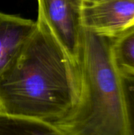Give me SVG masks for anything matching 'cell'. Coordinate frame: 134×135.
I'll return each mask as SVG.
<instances>
[{
  "instance_id": "3957f363",
  "label": "cell",
  "mask_w": 134,
  "mask_h": 135,
  "mask_svg": "<svg viewBox=\"0 0 134 135\" xmlns=\"http://www.w3.org/2000/svg\"><path fill=\"white\" fill-rule=\"evenodd\" d=\"M39 13L51 32L75 63L82 32L83 0H37Z\"/></svg>"
},
{
  "instance_id": "8992f818",
  "label": "cell",
  "mask_w": 134,
  "mask_h": 135,
  "mask_svg": "<svg viewBox=\"0 0 134 135\" xmlns=\"http://www.w3.org/2000/svg\"><path fill=\"white\" fill-rule=\"evenodd\" d=\"M0 135H66L51 123L0 112Z\"/></svg>"
},
{
  "instance_id": "6da1fadb",
  "label": "cell",
  "mask_w": 134,
  "mask_h": 135,
  "mask_svg": "<svg viewBox=\"0 0 134 135\" xmlns=\"http://www.w3.org/2000/svg\"><path fill=\"white\" fill-rule=\"evenodd\" d=\"M36 22L18 59L0 77V112L54 123L74 107L79 76L39 13Z\"/></svg>"
},
{
  "instance_id": "ba28073f",
  "label": "cell",
  "mask_w": 134,
  "mask_h": 135,
  "mask_svg": "<svg viewBox=\"0 0 134 135\" xmlns=\"http://www.w3.org/2000/svg\"><path fill=\"white\" fill-rule=\"evenodd\" d=\"M121 80L124 97L127 134L134 135V76L121 74Z\"/></svg>"
},
{
  "instance_id": "52a82bcc",
  "label": "cell",
  "mask_w": 134,
  "mask_h": 135,
  "mask_svg": "<svg viewBox=\"0 0 134 135\" xmlns=\"http://www.w3.org/2000/svg\"><path fill=\"white\" fill-rule=\"evenodd\" d=\"M112 52L119 73L134 76V27L115 37Z\"/></svg>"
},
{
  "instance_id": "5b68a950",
  "label": "cell",
  "mask_w": 134,
  "mask_h": 135,
  "mask_svg": "<svg viewBox=\"0 0 134 135\" xmlns=\"http://www.w3.org/2000/svg\"><path fill=\"white\" fill-rule=\"evenodd\" d=\"M36 27L34 21L0 13V77L15 64Z\"/></svg>"
},
{
  "instance_id": "277c9868",
  "label": "cell",
  "mask_w": 134,
  "mask_h": 135,
  "mask_svg": "<svg viewBox=\"0 0 134 135\" xmlns=\"http://www.w3.org/2000/svg\"><path fill=\"white\" fill-rule=\"evenodd\" d=\"M82 26L117 37L134 27V0H83Z\"/></svg>"
},
{
  "instance_id": "7a4b0ae2",
  "label": "cell",
  "mask_w": 134,
  "mask_h": 135,
  "mask_svg": "<svg viewBox=\"0 0 134 135\" xmlns=\"http://www.w3.org/2000/svg\"><path fill=\"white\" fill-rule=\"evenodd\" d=\"M115 37L82 28L75 64L77 100L52 123L66 135H128L121 74L113 58Z\"/></svg>"
}]
</instances>
